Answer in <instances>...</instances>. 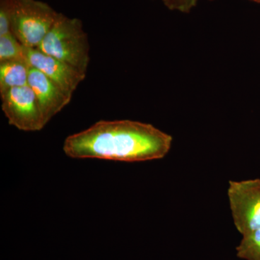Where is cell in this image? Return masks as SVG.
<instances>
[{
    "label": "cell",
    "instance_id": "8",
    "mask_svg": "<svg viewBox=\"0 0 260 260\" xmlns=\"http://www.w3.org/2000/svg\"><path fill=\"white\" fill-rule=\"evenodd\" d=\"M30 68L26 60L0 61V93L28 85Z\"/></svg>",
    "mask_w": 260,
    "mask_h": 260
},
{
    "label": "cell",
    "instance_id": "3",
    "mask_svg": "<svg viewBox=\"0 0 260 260\" xmlns=\"http://www.w3.org/2000/svg\"><path fill=\"white\" fill-rule=\"evenodd\" d=\"M10 5L13 35L24 47L37 49L59 13L40 0H10Z\"/></svg>",
    "mask_w": 260,
    "mask_h": 260
},
{
    "label": "cell",
    "instance_id": "5",
    "mask_svg": "<svg viewBox=\"0 0 260 260\" xmlns=\"http://www.w3.org/2000/svg\"><path fill=\"white\" fill-rule=\"evenodd\" d=\"M2 110L10 125L24 132L40 131L47 123L35 93L28 85L0 93Z\"/></svg>",
    "mask_w": 260,
    "mask_h": 260
},
{
    "label": "cell",
    "instance_id": "13",
    "mask_svg": "<svg viewBox=\"0 0 260 260\" xmlns=\"http://www.w3.org/2000/svg\"><path fill=\"white\" fill-rule=\"evenodd\" d=\"M209 1H213V0H209ZM251 2H254V3H259L260 4V0H249Z\"/></svg>",
    "mask_w": 260,
    "mask_h": 260
},
{
    "label": "cell",
    "instance_id": "10",
    "mask_svg": "<svg viewBox=\"0 0 260 260\" xmlns=\"http://www.w3.org/2000/svg\"><path fill=\"white\" fill-rule=\"evenodd\" d=\"M237 256L244 260H260V229L242 237L237 246Z\"/></svg>",
    "mask_w": 260,
    "mask_h": 260
},
{
    "label": "cell",
    "instance_id": "4",
    "mask_svg": "<svg viewBox=\"0 0 260 260\" xmlns=\"http://www.w3.org/2000/svg\"><path fill=\"white\" fill-rule=\"evenodd\" d=\"M228 198L234 225L242 237L260 229V179L229 181Z\"/></svg>",
    "mask_w": 260,
    "mask_h": 260
},
{
    "label": "cell",
    "instance_id": "12",
    "mask_svg": "<svg viewBox=\"0 0 260 260\" xmlns=\"http://www.w3.org/2000/svg\"><path fill=\"white\" fill-rule=\"evenodd\" d=\"M168 9L182 13H190L199 0H161Z\"/></svg>",
    "mask_w": 260,
    "mask_h": 260
},
{
    "label": "cell",
    "instance_id": "1",
    "mask_svg": "<svg viewBox=\"0 0 260 260\" xmlns=\"http://www.w3.org/2000/svg\"><path fill=\"white\" fill-rule=\"evenodd\" d=\"M173 138L148 123L101 120L65 139L63 151L72 158L142 162L164 158Z\"/></svg>",
    "mask_w": 260,
    "mask_h": 260
},
{
    "label": "cell",
    "instance_id": "6",
    "mask_svg": "<svg viewBox=\"0 0 260 260\" xmlns=\"http://www.w3.org/2000/svg\"><path fill=\"white\" fill-rule=\"evenodd\" d=\"M25 59L31 68L39 70L71 95L86 76V74L74 67L47 55L35 48L25 47Z\"/></svg>",
    "mask_w": 260,
    "mask_h": 260
},
{
    "label": "cell",
    "instance_id": "11",
    "mask_svg": "<svg viewBox=\"0 0 260 260\" xmlns=\"http://www.w3.org/2000/svg\"><path fill=\"white\" fill-rule=\"evenodd\" d=\"M10 32H12L10 0H0V36Z\"/></svg>",
    "mask_w": 260,
    "mask_h": 260
},
{
    "label": "cell",
    "instance_id": "9",
    "mask_svg": "<svg viewBox=\"0 0 260 260\" xmlns=\"http://www.w3.org/2000/svg\"><path fill=\"white\" fill-rule=\"evenodd\" d=\"M26 60L25 47L13 32L0 36V61Z\"/></svg>",
    "mask_w": 260,
    "mask_h": 260
},
{
    "label": "cell",
    "instance_id": "2",
    "mask_svg": "<svg viewBox=\"0 0 260 260\" xmlns=\"http://www.w3.org/2000/svg\"><path fill=\"white\" fill-rule=\"evenodd\" d=\"M37 49L86 74L90 63V44L79 18H69L59 13Z\"/></svg>",
    "mask_w": 260,
    "mask_h": 260
},
{
    "label": "cell",
    "instance_id": "7",
    "mask_svg": "<svg viewBox=\"0 0 260 260\" xmlns=\"http://www.w3.org/2000/svg\"><path fill=\"white\" fill-rule=\"evenodd\" d=\"M28 85L35 93L47 124L70 104L73 98L35 68H30L29 71Z\"/></svg>",
    "mask_w": 260,
    "mask_h": 260
}]
</instances>
